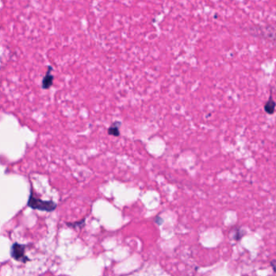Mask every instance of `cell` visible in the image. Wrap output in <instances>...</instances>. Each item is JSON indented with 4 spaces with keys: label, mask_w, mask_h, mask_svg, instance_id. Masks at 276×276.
Instances as JSON below:
<instances>
[{
    "label": "cell",
    "mask_w": 276,
    "mask_h": 276,
    "mask_svg": "<svg viewBox=\"0 0 276 276\" xmlns=\"http://www.w3.org/2000/svg\"><path fill=\"white\" fill-rule=\"evenodd\" d=\"M249 33L250 35L261 39L266 40L268 42L276 43V27L271 25H255L249 28Z\"/></svg>",
    "instance_id": "obj_1"
},
{
    "label": "cell",
    "mask_w": 276,
    "mask_h": 276,
    "mask_svg": "<svg viewBox=\"0 0 276 276\" xmlns=\"http://www.w3.org/2000/svg\"><path fill=\"white\" fill-rule=\"evenodd\" d=\"M28 206L32 209L40 210L45 212H52L57 208V204L54 202L45 201L39 198L35 197L33 191H31V193L29 195Z\"/></svg>",
    "instance_id": "obj_2"
},
{
    "label": "cell",
    "mask_w": 276,
    "mask_h": 276,
    "mask_svg": "<svg viewBox=\"0 0 276 276\" xmlns=\"http://www.w3.org/2000/svg\"><path fill=\"white\" fill-rule=\"evenodd\" d=\"M11 256L13 259L17 261H21L23 263H26L30 261L28 256L25 254V245H21L19 243H14L12 249H11Z\"/></svg>",
    "instance_id": "obj_3"
},
{
    "label": "cell",
    "mask_w": 276,
    "mask_h": 276,
    "mask_svg": "<svg viewBox=\"0 0 276 276\" xmlns=\"http://www.w3.org/2000/svg\"><path fill=\"white\" fill-rule=\"evenodd\" d=\"M52 68L49 67L48 71L46 73V76L43 79L42 81V87L43 89H49L51 86L53 85V81H54V76L51 74Z\"/></svg>",
    "instance_id": "obj_4"
},
{
    "label": "cell",
    "mask_w": 276,
    "mask_h": 276,
    "mask_svg": "<svg viewBox=\"0 0 276 276\" xmlns=\"http://www.w3.org/2000/svg\"><path fill=\"white\" fill-rule=\"evenodd\" d=\"M120 123L116 122L110 127V129H108V133L110 135L114 136V137H118L120 136Z\"/></svg>",
    "instance_id": "obj_5"
},
{
    "label": "cell",
    "mask_w": 276,
    "mask_h": 276,
    "mask_svg": "<svg viewBox=\"0 0 276 276\" xmlns=\"http://www.w3.org/2000/svg\"><path fill=\"white\" fill-rule=\"evenodd\" d=\"M274 106H275V104L272 100L268 102L267 104H266V107H265V109H266V112L268 113H273L274 110Z\"/></svg>",
    "instance_id": "obj_6"
},
{
    "label": "cell",
    "mask_w": 276,
    "mask_h": 276,
    "mask_svg": "<svg viewBox=\"0 0 276 276\" xmlns=\"http://www.w3.org/2000/svg\"><path fill=\"white\" fill-rule=\"evenodd\" d=\"M270 265H271L272 267L274 269V271L276 272V260L271 261V262H270Z\"/></svg>",
    "instance_id": "obj_7"
}]
</instances>
